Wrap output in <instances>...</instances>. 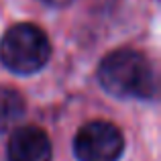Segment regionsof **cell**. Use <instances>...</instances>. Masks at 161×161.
<instances>
[{"label":"cell","instance_id":"6da1fadb","mask_svg":"<svg viewBox=\"0 0 161 161\" xmlns=\"http://www.w3.org/2000/svg\"><path fill=\"white\" fill-rule=\"evenodd\" d=\"M98 82L116 98H153L157 82L149 59L135 49L122 47L108 53L98 67Z\"/></svg>","mask_w":161,"mask_h":161},{"label":"cell","instance_id":"7a4b0ae2","mask_svg":"<svg viewBox=\"0 0 161 161\" xmlns=\"http://www.w3.org/2000/svg\"><path fill=\"white\" fill-rule=\"evenodd\" d=\"M51 57L49 39L37 25L19 23L0 39V61L6 69L19 75L37 74Z\"/></svg>","mask_w":161,"mask_h":161},{"label":"cell","instance_id":"3957f363","mask_svg":"<svg viewBox=\"0 0 161 161\" xmlns=\"http://www.w3.org/2000/svg\"><path fill=\"white\" fill-rule=\"evenodd\" d=\"M125 151L120 129L108 120H92L78 130L74 153L78 161H118Z\"/></svg>","mask_w":161,"mask_h":161},{"label":"cell","instance_id":"277c9868","mask_svg":"<svg viewBox=\"0 0 161 161\" xmlns=\"http://www.w3.org/2000/svg\"><path fill=\"white\" fill-rule=\"evenodd\" d=\"M49 137L37 126H20L8 141V161H51Z\"/></svg>","mask_w":161,"mask_h":161},{"label":"cell","instance_id":"5b68a950","mask_svg":"<svg viewBox=\"0 0 161 161\" xmlns=\"http://www.w3.org/2000/svg\"><path fill=\"white\" fill-rule=\"evenodd\" d=\"M25 100L14 88L0 86V133L8 130L23 118Z\"/></svg>","mask_w":161,"mask_h":161},{"label":"cell","instance_id":"8992f818","mask_svg":"<svg viewBox=\"0 0 161 161\" xmlns=\"http://www.w3.org/2000/svg\"><path fill=\"white\" fill-rule=\"evenodd\" d=\"M41 2L51 6V8H63V6H69L74 0H41Z\"/></svg>","mask_w":161,"mask_h":161}]
</instances>
